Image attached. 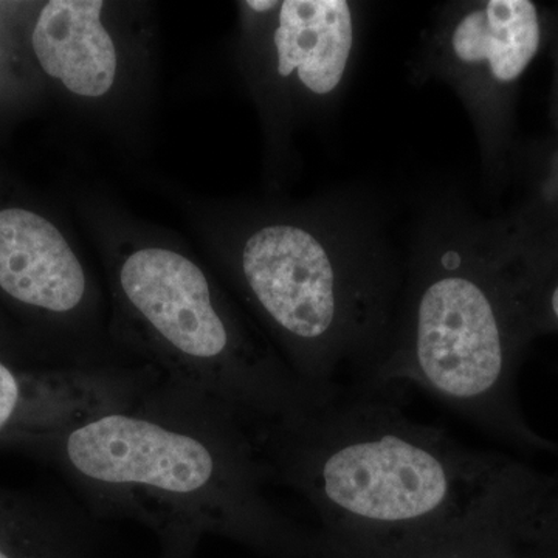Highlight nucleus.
I'll list each match as a JSON object with an SVG mask.
<instances>
[{"label": "nucleus", "mask_w": 558, "mask_h": 558, "mask_svg": "<svg viewBox=\"0 0 558 558\" xmlns=\"http://www.w3.org/2000/svg\"><path fill=\"white\" fill-rule=\"evenodd\" d=\"M277 70L293 73L318 97L333 94L348 75L355 46V16L347 0H286L274 32Z\"/></svg>", "instance_id": "7"}, {"label": "nucleus", "mask_w": 558, "mask_h": 558, "mask_svg": "<svg viewBox=\"0 0 558 558\" xmlns=\"http://www.w3.org/2000/svg\"><path fill=\"white\" fill-rule=\"evenodd\" d=\"M94 532L84 509L0 492V558H90Z\"/></svg>", "instance_id": "9"}, {"label": "nucleus", "mask_w": 558, "mask_h": 558, "mask_svg": "<svg viewBox=\"0 0 558 558\" xmlns=\"http://www.w3.org/2000/svg\"><path fill=\"white\" fill-rule=\"evenodd\" d=\"M102 5L101 0H51L33 31L44 72L83 97H102L116 80V46L101 24Z\"/></svg>", "instance_id": "8"}, {"label": "nucleus", "mask_w": 558, "mask_h": 558, "mask_svg": "<svg viewBox=\"0 0 558 558\" xmlns=\"http://www.w3.org/2000/svg\"><path fill=\"white\" fill-rule=\"evenodd\" d=\"M157 376L73 368L28 373L0 360V442L28 444L130 402Z\"/></svg>", "instance_id": "5"}, {"label": "nucleus", "mask_w": 558, "mask_h": 558, "mask_svg": "<svg viewBox=\"0 0 558 558\" xmlns=\"http://www.w3.org/2000/svg\"><path fill=\"white\" fill-rule=\"evenodd\" d=\"M501 289L469 245L422 263L373 380H407L521 446L553 449L521 416Z\"/></svg>", "instance_id": "3"}, {"label": "nucleus", "mask_w": 558, "mask_h": 558, "mask_svg": "<svg viewBox=\"0 0 558 558\" xmlns=\"http://www.w3.org/2000/svg\"><path fill=\"white\" fill-rule=\"evenodd\" d=\"M0 289L11 299L54 315L86 300L83 266L49 220L27 209L0 211Z\"/></svg>", "instance_id": "6"}, {"label": "nucleus", "mask_w": 558, "mask_h": 558, "mask_svg": "<svg viewBox=\"0 0 558 558\" xmlns=\"http://www.w3.org/2000/svg\"><path fill=\"white\" fill-rule=\"evenodd\" d=\"M545 310L548 317L558 325V279L546 292Z\"/></svg>", "instance_id": "10"}, {"label": "nucleus", "mask_w": 558, "mask_h": 558, "mask_svg": "<svg viewBox=\"0 0 558 558\" xmlns=\"http://www.w3.org/2000/svg\"><path fill=\"white\" fill-rule=\"evenodd\" d=\"M250 433L269 484L292 488L325 519L369 526L475 512L506 461L470 454L369 400L337 399L301 421Z\"/></svg>", "instance_id": "2"}, {"label": "nucleus", "mask_w": 558, "mask_h": 558, "mask_svg": "<svg viewBox=\"0 0 558 558\" xmlns=\"http://www.w3.org/2000/svg\"><path fill=\"white\" fill-rule=\"evenodd\" d=\"M186 538V535H178V537L163 538L165 550H167V558H175L180 542Z\"/></svg>", "instance_id": "12"}, {"label": "nucleus", "mask_w": 558, "mask_h": 558, "mask_svg": "<svg viewBox=\"0 0 558 558\" xmlns=\"http://www.w3.org/2000/svg\"><path fill=\"white\" fill-rule=\"evenodd\" d=\"M542 39L537 7L529 0H486L451 10L433 39L436 69L472 108L483 84L513 83Z\"/></svg>", "instance_id": "4"}, {"label": "nucleus", "mask_w": 558, "mask_h": 558, "mask_svg": "<svg viewBox=\"0 0 558 558\" xmlns=\"http://www.w3.org/2000/svg\"><path fill=\"white\" fill-rule=\"evenodd\" d=\"M25 446L49 458L92 512L143 521L161 538L215 532L263 543L290 534L247 425L167 377Z\"/></svg>", "instance_id": "1"}, {"label": "nucleus", "mask_w": 558, "mask_h": 558, "mask_svg": "<svg viewBox=\"0 0 558 558\" xmlns=\"http://www.w3.org/2000/svg\"><path fill=\"white\" fill-rule=\"evenodd\" d=\"M278 3L275 0H248L247 7L256 13H267V11L277 9Z\"/></svg>", "instance_id": "11"}]
</instances>
